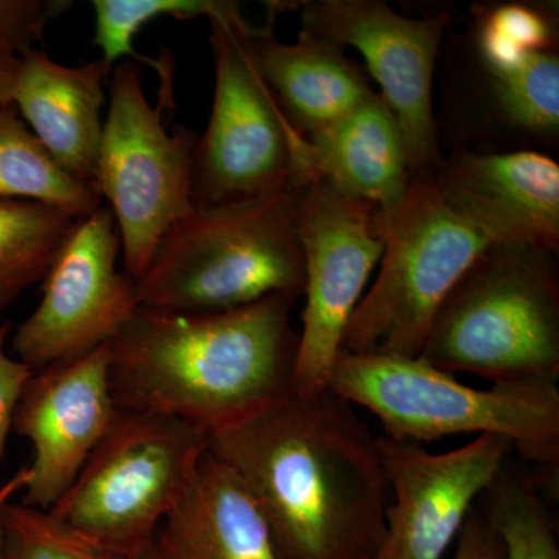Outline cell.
Instances as JSON below:
<instances>
[{
  "mask_svg": "<svg viewBox=\"0 0 559 559\" xmlns=\"http://www.w3.org/2000/svg\"><path fill=\"white\" fill-rule=\"evenodd\" d=\"M92 7L95 11L94 46L102 50V60L114 69L121 58L131 57L154 66L160 76L173 72L165 58L156 62L134 50L135 36L151 21L164 16L175 20L204 16L238 27L250 24L242 16L240 3L231 0H94Z\"/></svg>",
  "mask_w": 559,
  "mask_h": 559,
  "instance_id": "23",
  "label": "cell"
},
{
  "mask_svg": "<svg viewBox=\"0 0 559 559\" xmlns=\"http://www.w3.org/2000/svg\"><path fill=\"white\" fill-rule=\"evenodd\" d=\"M288 186L259 200L194 209L162 238L135 282L140 307L213 314L272 296L305 290L297 226L300 190Z\"/></svg>",
  "mask_w": 559,
  "mask_h": 559,
  "instance_id": "3",
  "label": "cell"
},
{
  "mask_svg": "<svg viewBox=\"0 0 559 559\" xmlns=\"http://www.w3.org/2000/svg\"><path fill=\"white\" fill-rule=\"evenodd\" d=\"M72 2L64 0H0V40L11 44L20 55L33 49L44 28L64 13Z\"/></svg>",
  "mask_w": 559,
  "mask_h": 559,
  "instance_id": "27",
  "label": "cell"
},
{
  "mask_svg": "<svg viewBox=\"0 0 559 559\" xmlns=\"http://www.w3.org/2000/svg\"><path fill=\"white\" fill-rule=\"evenodd\" d=\"M334 395L381 419L392 439L433 441L462 433L498 436L546 468L559 466L558 382H499L474 389L425 359L342 352L329 381Z\"/></svg>",
  "mask_w": 559,
  "mask_h": 559,
  "instance_id": "5",
  "label": "cell"
},
{
  "mask_svg": "<svg viewBox=\"0 0 559 559\" xmlns=\"http://www.w3.org/2000/svg\"><path fill=\"white\" fill-rule=\"evenodd\" d=\"M110 70L103 60L69 68L32 49L21 55L11 97L51 157L70 175L92 186Z\"/></svg>",
  "mask_w": 559,
  "mask_h": 559,
  "instance_id": "18",
  "label": "cell"
},
{
  "mask_svg": "<svg viewBox=\"0 0 559 559\" xmlns=\"http://www.w3.org/2000/svg\"><path fill=\"white\" fill-rule=\"evenodd\" d=\"M207 452L209 437L183 419L120 411L49 513L100 549L130 559L154 543Z\"/></svg>",
  "mask_w": 559,
  "mask_h": 559,
  "instance_id": "6",
  "label": "cell"
},
{
  "mask_svg": "<svg viewBox=\"0 0 559 559\" xmlns=\"http://www.w3.org/2000/svg\"><path fill=\"white\" fill-rule=\"evenodd\" d=\"M539 488L507 462L480 496V511L502 540L503 559H559L557 530Z\"/></svg>",
  "mask_w": 559,
  "mask_h": 559,
  "instance_id": "24",
  "label": "cell"
},
{
  "mask_svg": "<svg viewBox=\"0 0 559 559\" xmlns=\"http://www.w3.org/2000/svg\"><path fill=\"white\" fill-rule=\"evenodd\" d=\"M474 46L496 57L558 49V3L487 2L471 9L468 31Z\"/></svg>",
  "mask_w": 559,
  "mask_h": 559,
  "instance_id": "25",
  "label": "cell"
},
{
  "mask_svg": "<svg viewBox=\"0 0 559 559\" xmlns=\"http://www.w3.org/2000/svg\"><path fill=\"white\" fill-rule=\"evenodd\" d=\"M108 90L94 183L116 218L124 274L138 282L165 234L193 210L191 164L198 135L183 127L167 130L162 112L173 106V86H162L154 108L138 62L117 64Z\"/></svg>",
  "mask_w": 559,
  "mask_h": 559,
  "instance_id": "8",
  "label": "cell"
},
{
  "mask_svg": "<svg viewBox=\"0 0 559 559\" xmlns=\"http://www.w3.org/2000/svg\"><path fill=\"white\" fill-rule=\"evenodd\" d=\"M488 246L452 209L436 175L414 176L389 221L380 275L349 320L342 352L417 358L441 301Z\"/></svg>",
  "mask_w": 559,
  "mask_h": 559,
  "instance_id": "7",
  "label": "cell"
},
{
  "mask_svg": "<svg viewBox=\"0 0 559 559\" xmlns=\"http://www.w3.org/2000/svg\"><path fill=\"white\" fill-rule=\"evenodd\" d=\"M557 253L488 246L441 301L419 358L492 384L558 382Z\"/></svg>",
  "mask_w": 559,
  "mask_h": 559,
  "instance_id": "4",
  "label": "cell"
},
{
  "mask_svg": "<svg viewBox=\"0 0 559 559\" xmlns=\"http://www.w3.org/2000/svg\"><path fill=\"white\" fill-rule=\"evenodd\" d=\"M447 106L452 150L539 151L559 143V51L485 53L468 36H448ZM450 131V134L451 132Z\"/></svg>",
  "mask_w": 559,
  "mask_h": 559,
  "instance_id": "13",
  "label": "cell"
},
{
  "mask_svg": "<svg viewBox=\"0 0 559 559\" xmlns=\"http://www.w3.org/2000/svg\"><path fill=\"white\" fill-rule=\"evenodd\" d=\"M389 489L385 536L377 559H441L476 500L513 454L510 441L480 436L432 454L415 441L377 439Z\"/></svg>",
  "mask_w": 559,
  "mask_h": 559,
  "instance_id": "14",
  "label": "cell"
},
{
  "mask_svg": "<svg viewBox=\"0 0 559 559\" xmlns=\"http://www.w3.org/2000/svg\"><path fill=\"white\" fill-rule=\"evenodd\" d=\"M13 333V323H0V460L5 454L7 441L13 430L14 414L25 385L33 377L31 367L7 353V342Z\"/></svg>",
  "mask_w": 559,
  "mask_h": 559,
  "instance_id": "28",
  "label": "cell"
},
{
  "mask_svg": "<svg viewBox=\"0 0 559 559\" xmlns=\"http://www.w3.org/2000/svg\"><path fill=\"white\" fill-rule=\"evenodd\" d=\"M0 200L36 202L79 218L103 205L97 187L66 171L13 105L0 110Z\"/></svg>",
  "mask_w": 559,
  "mask_h": 559,
  "instance_id": "21",
  "label": "cell"
},
{
  "mask_svg": "<svg viewBox=\"0 0 559 559\" xmlns=\"http://www.w3.org/2000/svg\"><path fill=\"white\" fill-rule=\"evenodd\" d=\"M248 489L282 559H377L389 484L377 439L329 389L290 393L209 437Z\"/></svg>",
  "mask_w": 559,
  "mask_h": 559,
  "instance_id": "1",
  "label": "cell"
},
{
  "mask_svg": "<svg viewBox=\"0 0 559 559\" xmlns=\"http://www.w3.org/2000/svg\"><path fill=\"white\" fill-rule=\"evenodd\" d=\"M156 539L171 559H282L248 489L210 452Z\"/></svg>",
  "mask_w": 559,
  "mask_h": 559,
  "instance_id": "20",
  "label": "cell"
},
{
  "mask_svg": "<svg viewBox=\"0 0 559 559\" xmlns=\"http://www.w3.org/2000/svg\"><path fill=\"white\" fill-rule=\"evenodd\" d=\"M27 481V469H21L2 489H0V507L5 506L13 498L14 492L24 489Z\"/></svg>",
  "mask_w": 559,
  "mask_h": 559,
  "instance_id": "31",
  "label": "cell"
},
{
  "mask_svg": "<svg viewBox=\"0 0 559 559\" xmlns=\"http://www.w3.org/2000/svg\"><path fill=\"white\" fill-rule=\"evenodd\" d=\"M299 297L272 294L213 314L139 307L109 344V380L123 412L183 419L205 436L234 428L294 393Z\"/></svg>",
  "mask_w": 559,
  "mask_h": 559,
  "instance_id": "2",
  "label": "cell"
},
{
  "mask_svg": "<svg viewBox=\"0 0 559 559\" xmlns=\"http://www.w3.org/2000/svg\"><path fill=\"white\" fill-rule=\"evenodd\" d=\"M109 344L72 362L35 371L13 430L33 444L22 503L49 511L72 487L120 409L109 380Z\"/></svg>",
  "mask_w": 559,
  "mask_h": 559,
  "instance_id": "15",
  "label": "cell"
},
{
  "mask_svg": "<svg viewBox=\"0 0 559 559\" xmlns=\"http://www.w3.org/2000/svg\"><path fill=\"white\" fill-rule=\"evenodd\" d=\"M293 178L319 180L381 213L389 224L409 194V154L400 121L378 92L294 146Z\"/></svg>",
  "mask_w": 559,
  "mask_h": 559,
  "instance_id": "17",
  "label": "cell"
},
{
  "mask_svg": "<svg viewBox=\"0 0 559 559\" xmlns=\"http://www.w3.org/2000/svg\"><path fill=\"white\" fill-rule=\"evenodd\" d=\"M130 559H171L168 557L167 551L162 549V546L159 543H157V539H154V543L151 544L148 549L143 550L142 554L135 555V557H132Z\"/></svg>",
  "mask_w": 559,
  "mask_h": 559,
  "instance_id": "32",
  "label": "cell"
},
{
  "mask_svg": "<svg viewBox=\"0 0 559 559\" xmlns=\"http://www.w3.org/2000/svg\"><path fill=\"white\" fill-rule=\"evenodd\" d=\"M2 559H121L92 544L49 511L24 503L0 507Z\"/></svg>",
  "mask_w": 559,
  "mask_h": 559,
  "instance_id": "26",
  "label": "cell"
},
{
  "mask_svg": "<svg viewBox=\"0 0 559 559\" xmlns=\"http://www.w3.org/2000/svg\"><path fill=\"white\" fill-rule=\"evenodd\" d=\"M210 20L215 60V97L191 164L194 209L224 207L259 200L293 182L299 132L246 49L241 31Z\"/></svg>",
  "mask_w": 559,
  "mask_h": 559,
  "instance_id": "9",
  "label": "cell"
},
{
  "mask_svg": "<svg viewBox=\"0 0 559 559\" xmlns=\"http://www.w3.org/2000/svg\"><path fill=\"white\" fill-rule=\"evenodd\" d=\"M20 60V51L5 40H0V110L13 105L11 97H13Z\"/></svg>",
  "mask_w": 559,
  "mask_h": 559,
  "instance_id": "30",
  "label": "cell"
},
{
  "mask_svg": "<svg viewBox=\"0 0 559 559\" xmlns=\"http://www.w3.org/2000/svg\"><path fill=\"white\" fill-rule=\"evenodd\" d=\"M436 178L452 209L491 245L558 252L559 165L550 154L451 150Z\"/></svg>",
  "mask_w": 559,
  "mask_h": 559,
  "instance_id": "16",
  "label": "cell"
},
{
  "mask_svg": "<svg viewBox=\"0 0 559 559\" xmlns=\"http://www.w3.org/2000/svg\"><path fill=\"white\" fill-rule=\"evenodd\" d=\"M297 226L305 255L307 297L294 370V392L329 389L345 331L385 249L388 223L378 210L308 180Z\"/></svg>",
  "mask_w": 559,
  "mask_h": 559,
  "instance_id": "10",
  "label": "cell"
},
{
  "mask_svg": "<svg viewBox=\"0 0 559 559\" xmlns=\"http://www.w3.org/2000/svg\"><path fill=\"white\" fill-rule=\"evenodd\" d=\"M0 559H2V522H0Z\"/></svg>",
  "mask_w": 559,
  "mask_h": 559,
  "instance_id": "33",
  "label": "cell"
},
{
  "mask_svg": "<svg viewBox=\"0 0 559 559\" xmlns=\"http://www.w3.org/2000/svg\"><path fill=\"white\" fill-rule=\"evenodd\" d=\"M80 219L36 202L0 200V312L43 282Z\"/></svg>",
  "mask_w": 559,
  "mask_h": 559,
  "instance_id": "22",
  "label": "cell"
},
{
  "mask_svg": "<svg viewBox=\"0 0 559 559\" xmlns=\"http://www.w3.org/2000/svg\"><path fill=\"white\" fill-rule=\"evenodd\" d=\"M454 559H503L498 532L476 507L460 528Z\"/></svg>",
  "mask_w": 559,
  "mask_h": 559,
  "instance_id": "29",
  "label": "cell"
},
{
  "mask_svg": "<svg viewBox=\"0 0 559 559\" xmlns=\"http://www.w3.org/2000/svg\"><path fill=\"white\" fill-rule=\"evenodd\" d=\"M301 31L334 46L355 47L400 121L412 176L436 175L441 153L433 114V79L450 16L406 17L381 0L300 3Z\"/></svg>",
  "mask_w": 559,
  "mask_h": 559,
  "instance_id": "12",
  "label": "cell"
},
{
  "mask_svg": "<svg viewBox=\"0 0 559 559\" xmlns=\"http://www.w3.org/2000/svg\"><path fill=\"white\" fill-rule=\"evenodd\" d=\"M264 27L241 31L261 76L294 130L307 138L340 120L373 94L369 76L344 49L301 31L296 44H283Z\"/></svg>",
  "mask_w": 559,
  "mask_h": 559,
  "instance_id": "19",
  "label": "cell"
},
{
  "mask_svg": "<svg viewBox=\"0 0 559 559\" xmlns=\"http://www.w3.org/2000/svg\"><path fill=\"white\" fill-rule=\"evenodd\" d=\"M119 229L108 205L80 219L43 280V299L14 331L11 349L33 371L72 362L114 341L140 307L119 271Z\"/></svg>",
  "mask_w": 559,
  "mask_h": 559,
  "instance_id": "11",
  "label": "cell"
}]
</instances>
